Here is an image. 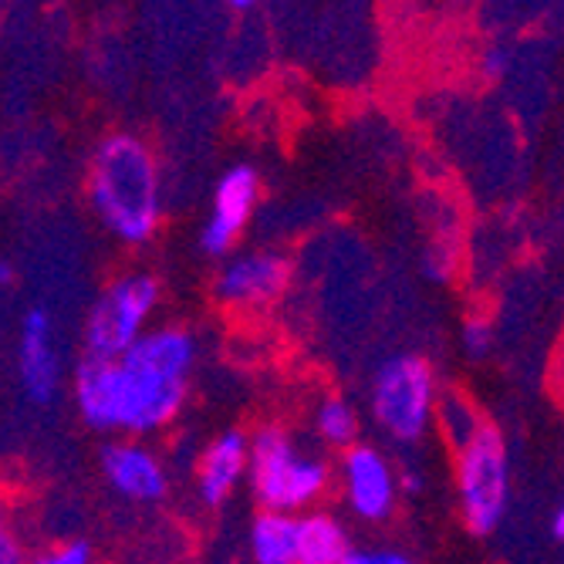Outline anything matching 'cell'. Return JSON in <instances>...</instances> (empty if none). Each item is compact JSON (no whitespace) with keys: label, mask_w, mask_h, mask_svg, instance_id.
<instances>
[{"label":"cell","mask_w":564,"mask_h":564,"mask_svg":"<svg viewBox=\"0 0 564 564\" xmlns=\"http://www.w3.org/2000/svg\"><path fill=\"white\" fill-rule=\"evenodd\" d=\"M28 564H95V547L85 538H65L34 551Z\"/></svg>","instance_id":"ac0fdd59"},{"label":"cell","mask_w":564,"mask_h":564,"mask_svg":"<svg viewBox=\"0 0 564 564\" xmlns=\"http://www.w3.org/2000/svg\"><path fill=\"white\" fill-rule=\"evenodd\" d=\"M250 564H297V518L258 510L247 531Z\"/></svg>","instance_id":"5bb4252c"},{"label":"cell","mask_w":564,"mask_h":564,"mask_svg":"<svg viewBox=\"0 0 564 564\" xmlns=\"http://www.w3.org/2000/svg\"><path fill=\"white\" fill-rule=\"evenodd\" d=\"M348 564H416V557H409L405 551H395V547H362L351 554Z\"/></svg>","instance_id":"ffe728a7"},{"label":"cell","mask_w":564,"mask_h":564,"mask_svg":"<svg viewBox=\"0 0 564 564\" xmlns=\"http://www.w3.org/2000/svg\"><path fill=\"white\" fill-rule=\"evenodd\" d=\"M250 436L243 430H224L196 453V497L207 510H220L240 484H247Z\"/></svg>","instance_id":"7c38bea8"},{"label":"cell","mask_w":564,"mask_h":564,"mask_svg":"<svg viewBox=\"0 0 564 564\" xmlns=\"http://www.w3.org/2000/svg\"><path fill=\"white\" fill-rule=\"evenodd\" d=\"M459 345H464V355L474 358V362L487 358L494 348V322L487 315H470L464 328H459Z\"/></svg>","instance_id":"d6986e66"},{"label":"cell","mask_w":564,"mask_h":564,"mask_svg":"<svg viewBox=\"0 0 564 564\" xmlns=\"http://www.w3.org/2000/svg\"><path fill=\"white\" fill-rule=\"evenodd\" d=\"M484 413L477 409V402L470 395H464L459 389H446L440 395V405H436V430L440 436L446 440V446L456 453L464 449L480 430H484Z\"/></svg>","instance_id":"2e32d148"},{"label":"cell","mask_w":564,"mask_h":564,"mask_svg":"<svg viewBox=\"0 0 564 564\" xmlns=\"http://www.w3.org/2000/svg\"><path fill=\"white\" fill-rule=\"evenodd\" d=\"M312 430L315 440L328 449H351L355 443H362V413L348 395H325L315 405V416H312Z\"/></svg>","instance_id":"9a60e30c"},{"label":"cell","mask_w":564,"mask_h":564,"mask_svg":"<svg viewBox=\"0 0 564 564\" xmlns=\"http://www.w3.org/2000/svg\"><path fill=\"white\" fill-rule=\"evenodd\" d=\"M294 278V264L281 250H240L217 268L214 301L227 312H264L278 304Z\"/></svg>","instance_id":"52a82bcc"},{"label":"cell","mask_w":564,"mask_h":564,"mask_svg":"<svg viewBox=\"0 0 564 564\" xmlns=\"http://www.w3.org/2000/svg\"><path fill=\"white\" fill-rule=\"evenodd\" d=\"M65 382V358L58 345V328L47 307L34 304L21 315L18 328V386L24 399L37 409L51 405Z\"/></svg>","instance_id":"8fae6325"},{"label":"cell","mask_w":564,"mask_h":564,"mask_svg":"<svg viewBox=\"0 0 564 564\" xmlns=\"http://www.w3.org/2000/svg\"><path fill=\"white\" fill-rule=\"evenodd\" d=\"M440 379L426 355L399 351L376 366L369 382V416L392 446H416L436 430Z\"/></svg>","instance_id":"277c9868"},{"label":"cell","mask_w":564,"mask_h":564,"mask_svg":"<svg viewBox=\"0 0 564 564\" xmlns=\"http://www.w3.org/2000/svg\"><path fill=\"white\" fill-rule=\"evenodd\" d=\"M91 214L122 247H145L163 224V166L156 149L135 132L101 135L85 176Z\"/></svg>","instance_id":"7a4b0ae2"},{"label":"cell","mask_w":564,"mask_h":564,"mask_svg":"<svg viewBox=\"0 0 564 564\" xmlns=\"http://www.w3.org/2000/svg\"><path fill=\"white\" fill-rule=\"evenodd\" d=\"M31 544L21 528V518L14 503L0 494V564H28L31 561Z\"/></svg>","instance_id":"e0dca14e"},{"label":"cell","mask_w":564,"mask_h":564,"mask_svg":"<svg viewBox=\"0 0 564 564\" xmlns=\"http://www.w3.org/2000/svg\"><path fill=\"white\" fill-rule=\"evenodd\" d=\"M14 281H18L14 264H11V261H0V288H11Z\"/></svg>","instance_id":"603a6c76"},{"label":"cell","mask_w":564,"mask_h":564,"mask_svg":"<svg viewBox=\"0 0 564 564\" xmlns=\"http://www.w3.org/2000/svg\"><path fill=\"white\" fill-rule=\"evenodd\" d=\"M261 203V176L253 166L240 163L230 166L217 186H214V199H210V214L203 220L199 230V250L214 261H227L237 250L240 237L247 234L253 210Z\"/></svg>","instance_id":"30bf717a"},{"label":"cell","mask_w":564,"mask_h":564,"mask_svg":"<svg viewBox=\"0 0 564 564\" xmlns=\"http://www.w3.org/2000/svg\"><path fill=\"white\" fill-rule=\"evenodd\" d=\"M163 284L149 271H122L101 288L82 322V358H119L152 332Z\"/></svg>","instance_id":"5b68a950"},{"label":"cell","mask_w":564,"mask_h":564,"mask_svg":"<svg viewBox=\"0 0 564 564\" xmlns=\"http://www.w3.org/2000/svg\"><path fill=\"white\" fill-rule=\"evenodd\" d=\"M199 341L183 325H160L119 358H82L72 402L82 423L106 436L149 440L186 409Z\"/></svg>","instance_id":"6da1fadb"},{"label":"cell","mask_w":564,"mask_h":564,"mask_svg":"<svg viewBox=\"0 0 564 564\" xmlns=\"http://www.w3.org/2000/svg\"><path fill=\"white\" fill-rule=\"evenodd\" d=\"M423 474L416 470V467H402L399 470V487H402V494H420L423 490Z\"/></svg>","instance_id":"44dd1931"},{"label":"cell","mask_w":564,"mask_h":564,"mask_svg":"<svg viewBox=\"0 0 564 564\" xmlns=\"http://www.w3.org/2000/svg\"><path fill=\"white\" fill-rule=\"evenodd\" d=\"M453 484L464 528L474 538H490L503 524L510 503V449L490 420L464 449L453 453Z\"/></svg>","instance_id":"8992f818"},{"label":"cell","mask_w":564,"mask_h":564,"mask_svg":"<svg viewBox=\"0 0 564 564\" xmlns=\"http://www.w3.org/2000/svg\"><path fill=\"white\" fill-rule=\"evenodd\" d=\"M98 470L106 487L119 500L139 503V507L163 503L173 487L166 456L156 446H149L145 440H129V436L109 440L98 453Z\"/></svg>","instance_id":"9c48e42d"},{"label":"cell","mask_w":564,"mask_h":564,"mask_svg":"<svg viewBox=\"0 0 564 564\" xmlns=\"http://www.w3.org/2000/svg\"><path fill=\"white\" fill-rule=\"evenodd\" d=\"M332 464L325 453L307 449L284 426H261L250 433V467L247 487L261 510L301 518L307 510H318L332 487Z\"/></svg>","instance_id":"3957f363"},{"label":"cell","mask_w":564,"mask_h":564,"mask_svg":"<svg viewBox=\"0 0 564 564\" xmlns=\"http://www.w3.org/2000/svg\"><path fill=\"white\" fill-rule=\"evenodd\" d=\"M335 477L341 487V500L355 521L382 524L395 514L402 487H399V470L392 467V459L386 456L382 446L355 443L351 449L338 453Z\"/></svg>","instance_id":"ba28073f"},{"label":"cell","mask_w":564,"mask_h":564,"mask_svg":"<svg viewBox=\"0 0 564 564\" xmlns=\"http://www.w3.org/2000/svg\"><path fill=\"white\" fill-rule=\"evenodd\" d=\"M351 554L348 528L332 510H307L297 518V564H348Z\"/></svg>","instance_id":"4fadbf2b"},{"label":"cell","mask_w":564,"mask_h":564,"mask_svg":"<svg viewBox=\"0 0 564 564\" xmlns=\"http://www.w3.org/2000/svg\"><path fill=\"white\" fill-rule=\"evenodd\" d=\"M484 72H487L490 78H497V75L507 72V55H503L500 47H490L487 55H484Z\"/></svg>","instance_id":"7402d4cb"},{"label":"cell","mask_w":564,"mask_h":564,"mask_svg":"<svg viewBox=\"0 0 564 564\" xmlns=\"http://www.w3.org/2000/svg\"><path fill=\"white\" fill-rule=\"evenodd\" d=\"M551 531H554V538L557 541H564V503L554 510V521H551Z\"/></svg>","instance_id":"cb8c5ba5"},{"label":"cell","mask_w":564,"mask_h":564,"mask_svg":"<svg viewBox=\"0 0 564 564\" xmlns=\"http://www.w3.org/2000/svg\"><path fill=\"white\" fill-rule=\"evenodd\" d=\"M227 4H230L234 11H253V8H261L264 0H227Z\"/></svg>","instance_id":"d4e9b609"}]
</instances>
